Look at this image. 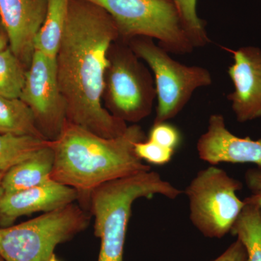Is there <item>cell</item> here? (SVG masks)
Returning <instances> with one entry per match:
<instances>
[{"label":"cell","instance_id":"8fae6325","mask_svg":"<svg viewBox=\"0 0 261 261\" xmlns=\"http://www.w3.org/2000/svg\"><path fill=\"white\" fill-rule=\"evenodd\" d=\"M199 158L212 166L219 163H251L261 166V139L239 137L228 129L224 116L211 115L207 130L197 143Z\"/></svg>","mask_w":261,"mask_h":261},{"label":"cell","instance_id":"277c9868","mask_svg":"<svg viewBox=\"0 0 261 261\" xmlns=\"http://www.w3.org/2000/svg\"><path fill=\"white\" fill-rule=\"evenodd\" d=\"M100 7L116 23L121 42L135 37L157 39L168 53L195 49L176 5L171 0H86Z\"/></svg>","mask_w":261,"mask_h":261},{"label":"cell","instance_id":"4316f807","mask_svg":"<svg viewBox=\"0 0 261 261\" xmlns=\"http://www.w3.org/2000/svg\"><path fill=\"white\" fill-rule=\"evenodd\" d=\"M3 174H2V173H0V197H1L2 195H3V191H2V188H1V181H2V178H3Z\"/></svg>","mask_w":261,"mask_h":261},{"label":"cell","instance_id":"5b68a950","mask_svg":"<svg viewBox=\"0 0 261 261\" xmlns=\"http://www.w3.org/2000/svg\"><path fill=\"white\" fill-rule=\"evenodd\" d=\"M90 214L75 202L17 225L0 227L5 261H49L56 247L89 226Z\"/></svg>","mask_w":261,"mask_h":261},{"label":"cell","instance_id":"6da1fadb","mask_svg":"<svg viewBox=\"0 0 261 261\" xmlns=\"http://www.w3.org/2000/svg\"><path fill=\"white\" fill-rule=\"evenodd\" d=\"M118 39L116 23L106 10L86 0H70L56 57L66 121L108 139L119 137L128 128L102 106L109 51Z\"/></svg>","mask_w":261,"mask_h":261},{"label":"cell","instance_id":"ba28073f","mask_svg":"<svg viewBox=\"0 0 261 261\" xmlns=\"http://www.w3.org/2000/svg\"><path fill=\"white\" fill-rule=\"evenodd\" d=\"M117 41L109 51L103 98L113 116L137 123L152 112L156 98L154 78L128 44Z\"/></svg>","mask_w":261,"mask_h":261},{"label":"cell","instance_id":"603a6c76","mask_svg":"<svg viewBox=\"0 0 261 261\" xmlns=\"http://www.w3.org/2000/svg\"><path fill=\"white\" fill-rule=\"evenodd\" d=\"M245 182L250 195L244 202L256 205L261 209V166L247 170L245 173Z\"/></svg>","mask_w":261,"mask_h":261},{"label":"cell","instance_id":"d6986e66","mask_svg":"<svg viewBox=\"0 0 261 261\" xmlns=\"http://www.w3.org/2000/svg\"><path fill=\"white\" fill-rule=\"evenodd\" d=\"M22 62L10 47L0 53V96L20 98L25 81Z\"/></svg>","mask_w":261,"mask_h":261},{"label":"cell","instance_id":"ffe728a7","mask_svg":"<svg viewBox=\"0 0 261 261\" xmlns=\"http://www.w3.org/2000/svg\"><path fill=\"white\" fill-rule=\"evenodd\" d=\"M176 5L184 25L195 47H204L210 42L206 32L205 20L197 13V0H171Z\"/></svg>","mask_w":261,"mask_h":261},{"label":"cell","instance_id":"9a60e30c","mask_svg":"<svg viewBox=\"0 0 261 261\" xmlns=\"http://www.w3.org/2000/svg\"><path fill=\"white\" fill-rule=\"evenodd\" d=\"M70 0H48L42 28L34 43V50L56 59L64 32Z\"/></svg>","mask_w":261,"mask_h":261},{"label":"cell","instance_id":"e0dca14e","mask_svg":"<svg viewBox=\"0 0 261 261\" xmlns=\"http://www.w3.org/2000/svg\"><path fill=\"white\" fill-rule=\"evenodd\" d=\"M51 142L32 136L0 133V173L4 174Z\"/></svg>","mask_w":261,"mask_h":261},{"label":"cell","instance_id":"7c38bea8","mask_svg":"<svg viewBox=\"0 0 261 261\" xmlns=\"http://www.w3.org/2000/svg\"><path fill=\"white\" fill-rule=\"evenodd\" d=\"M48 0H0V17L9 47L20 61L30 64L34 43L42 28Z\"/></svg>","mask_w":261,"mask_h":261},{"label":"cell","instance_id":"44dd1931","mask_svg":"<svg viewBox=\"0 0 261 261\" xmlns=\"http://www.w3.org/2000/svg\"><path fill=\"white\" fill-rule=\"evenodd\" d=\"M135 152L142 161L157 166L167 164L172 159L175 151L149 140L137 142Z\"/></svg>","mask_w":261,"mask_h":261},{"label":"cell","instance_id":"30bf717a","mask_svg":"<svg viewBox=\"0 0 261 261\" xmlns=\"http://www.w3.org/2000/svg\"><path fill=\"white\" fill-rule=\"evenodd\" d=\"M233 56L228 73L234 90L227 96L240 123L261 118V49L247 46L237 50L223 47Z\"/></svg>","mask_w":261,"mask_h":261},{"label":"cell","instance_id":"7a4b0ae2","mask_svg":"<svg viewBox=\"0 0 261 261\" xmlns=\"http://www.w3.org/2000/svg\"><path fill=\"white\" fill-rule=\"evenodd\" d=\"M145 140V132L137 124L108 139L66 121L61 135L51 141V179L75 189L79 200L87 205L91 192L103 184L150 171L135 152L136 144Z\"/></svg>","mask_w":261,"mask_h":261},{"label":"cell","instance_id":"5bb4252c","mask_svg":"<svg viewBox=\"0 0 261 261\" xmlns=\"http://www.w3.org/2000/svg\"><path fill=\"white\" fill-rule=\"evenodd\" d=\"M54 159L51 142L32 157L10 168L2 178L3 195L27 190L50 181Z\"/></svg>","mask_w":261,"mask_h":261},{"label":"cell","instance_id":"2e32d148","mask_svg":"<svg viewBox=\"0 0 261 261\" xmlns=\"http://www.w3.org/2000/svg\"><path fill=\"white\" fill-rule=\"evenodd\" d=\"M0 133L45 139L38 128L30 108L20 98L0 96Z\"/></svg>","mask_w":261,"mask_h":261},{"label":"cell","instance_id":"9c48e42d","mask_svg":"<svg viewBox=\"0 0 261 261\" xmlns=\"http://www.w3.org/2000/svg\"><path fill=\"white\" fill-rule=\"evenodd\" d=\"M20 99L46 140L54 141L66 122V105L57 80L56 59L34 50Z\"/></svg>","mask_w":261,"mask_h":261},{"label":"cell","instance_id":"3957f363","mask_svg":"<svg viewBox=\"0 0 261 261\" xmlns=\"http://www.w3.org/2000/svg\"><path fill=\"white\" fill-rule=\"evenodd\" d=\"M182 192L151 170L108 181L92 190L87 207L94 218V234L100 239L97 261H123L127 228L135 200L155 195L175 200Z\"/></svg>","mask_w":261,"mask_h":261},{"label":"cell","instance_id":"484cf974","mask_svg":"<svg viewBox=\"0 0 261 261\" xmlns=\"http://www.w3.org/2000/svg\"><path fill=\"white\" fill-rule=\"evenodd\" d=\"M49 261H59L58 258H57V257L56 256V255H55V253L53 254V255H51V257H50V259H49Z\"/></svg>","mask_w":261,"mask_h":261},{"label":"cell","instance_id":"4fadbf2b","mask_svg":"<svg viewBox=\"0 0 261 261\" xmlns=\"http://www.w3.org/2000/svg\"><path fill=\"white\" fill-rule=\"evenodd\" d=\"M80 197L75 189L53 180L27 190L3 194L0 197V227L12 226L21 216L64 207Z\"/></svg>","mask_w":261,"mask_h":261},{"label":"cell","instance_id":"52a82bcc","mask_svg":"<svg viewBox=\"0 0 261 261\" xmlns=\"http://www.w3.org/2000/svg\"><path fill=\"white\" fill-rule=\"evenodd\" d=\"M128 44L153 73L158 100L154 123L175 118L187 106L196 89L212 84L208 70L175 61L151 38L135 37Z\"/></svg>","mask_w":261,"mask_h":261},{"label":"cell","instance_id":"d4e9b609","mask_svg":"<svg viewBox=\"0 0 261 261\" xmlns=\"http://www.w3.org/2000/svg\"><path fill=\"white\" fill-rule=\"evenodd\" d=\"M8 44H9V41H8V38L6 34H3L0 31V53L9 47H8Z\"/></svg>","mask_w":261,"mask_h":261},{"label":"cell","instance_id":"83f0119b","mask_svg":"<svg viewBox=\"0 0 261 261\" xmlns=\"http://www.w3.org/2000/svg\"><path fill=\"white\" fill-rule=\"evenodd\" d=\"M0 261H5L4 260V258H3V257H2L1 255H0Z\"/></svg>","mask_w":261,"mask_h":261},{"label":"cell","instance_id":"cb8c5ba5","mask_svg":"<svg viewBox=\"0 0 261 261\" xmlns=\"http://www.w3.org/2000/svg\"><path fill=\"white\" fill-rule=\"evenodd\" d=\"M247 255L246 250L240 242L238 240L230 245V246L217 258L212 261H247Z\"/></svg>","mask_w":261,"mask_h":261},{"label":"cell","instance_id":"7402d4cb","mask_svg":"<svg viewBox=\"0 0 261 261\" xmlns=\"http://www.w3.org/2000/svg\"><path fill=\"white\" fill-rule=\"evenodd\" d=\"M148 140L176 151L180 145L181 137L178 128L166 121L154 123L149 130Z\"/></svg>","mask_w":261,"mask_h":261},{"label":"cell","instance_id":"8992f818","mask_svg":"<svg viewBox=\"0 0 261 261\" xmlns=\"http://www.w3.org/2000/svg\"><path fill=\"white\" fill-rule=\"evenodd\" d=\"M243 188L240 180L216 166L201 170L185 191L192 224L205 238H224L245 207L237 195Z\"/></svg>","mask_w":261,"mask_h":261},{"label":"cell","instance_id":"ac0fdd59","mask_svg":"<svg viewBox=\"0 0 261 261\" xmlns=\"http://www.w3.org/2000/svg\"><path fill=\"white\" fill-rule=\"evenodd\" d=\"M230 233L238 237V240L243 243L247 252V261H261L260 207L245 203Z\"/></svg>","mask_w":261,"mask_h":261}]
</instances>
